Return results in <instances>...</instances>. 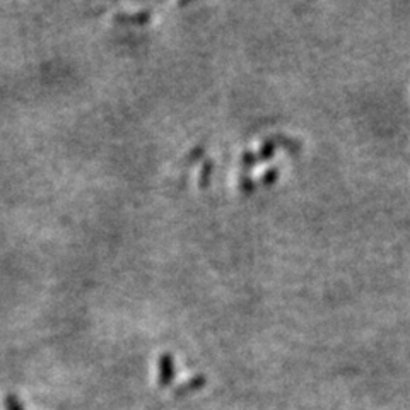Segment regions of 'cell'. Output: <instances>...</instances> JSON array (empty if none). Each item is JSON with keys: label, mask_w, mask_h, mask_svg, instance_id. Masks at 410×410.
I'll return each mask as SVG.
<instances>
[{"label": "cell", "mask_w": 410, "mask_h": 410, "mask_svg": "<svg viewBox=\"0 0 410 410\" xmlns=\"http://www.w3.org/2000/svg\"><path fill=\"white\" fill-rule=\"evenodd\" d=\"M204 384H205V378H204V376H194V378L186 379L185 383H182V384H179V387L174 388V395H177V396L188 395V393L200 390V388H202Z\"/></svg>", "instance_id": "3957f363"}, {"label": "cell", "mask_w": 410, "mask_h": 410, "mask_svg": "<svg viewBox=\"0 0 410 410\" xmlns=\"http://www.w3.org/2000/svg\"><path fill=\"white\" fill-rule=\"evenodd\" d=\"M174 378V362L169 352L162 354L159 357V373H157V382L159 387H169Z\"/></svg>", "instance_id": "6da1fadb"}, {"label": "cell", "mask_w": 410, "mask_h": 410, "mask_svg": "<svg viewBox=\"0 0 410 410\" xmlns=\"http://www.w3.org/2000/svg\"><path fill=\"white\" fill-rule=\"evenodd\" d=\"M151 19V11L140 12H117L113 17L115 23H132V24H144Z\"/></svg>", "instance_id": "7a4b0ae2"}, {"label": "cell", "mask_w": 410, "mask_h": 410, "mask_svg": "<svg viewBox=\"0 0 410 410\" xmlns=\"http://www.w3.org/2000/svg\"><path fill=\"white\" fill-rule=\"evenodd\" d=\"M4 405H6V410H24L21 400L12 393H7L6 399H4Z\"/></svg>", "instance_id": "277c9868"}]
</instances>
